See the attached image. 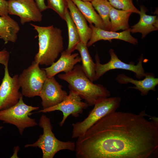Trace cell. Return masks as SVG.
Segmentation results:
<instances>
[{"label": "cell", "mask_w": 158, "mask_h": 158, "mask_svg": "<svg viewBox=\"0 0 158 158\" xmlns=\"http://www.w3.org/2000/svg\"><path fill=\"white\" fill-rule=\"evenodd\" d=\"M145 111H116L103 117L77 138L76 157L157 158L158 118L150 121Z\"/></svg>", "instance_id": "cell-1"}, {"label": "cell", "mask_w": 158, "mask_h": 158, "mask_svg": "<svg viewBox=\"0 0 158 158\" xmlns=\"http://www.w3.org/2000/svg\"><path fill=\"white\" fill-rule=\"evenodd\" d=\"M58 77L67 82L69 90L76 92L89 106L94 105L99 99L111 95L109 91L103 85L92 82L80 64L76 65L71 71L59 74Z\"/></svg>", "instance_id": "cell-2"}, {"label": "cell", "mask_w": 158, "mask_h": 158, "mask_svg": "<svg viewBox=\"0 0 158 158\" xmlns=\"http://www.w3.org/2000/svg\"><path fill=\"white\" fill-rule=\"evenodd\" d=\"M30 25L38 34L39 50L34 61L39 65L51 66L63 50L62 31L53 25L43 27Z\"/></svg>", "instance_id": "cell-3"}, {"label": "cell", "mask_w": 158, "mask_h": 158, "mask_svg": "<svg viewBox=\"0 0 158 158\" xmlns=\"http://www.w3.org/2000/svg\"><path fill=\"white\" fill-rule=\"evenodd\" d=\"M39 125L43 129V133L34 143L28 144L25 147H39L42 150L43 158H53L60 151L68 150L74 151L75 143L71 141H61L57 139L52 131V126L50 118L42 115L40 120Z\"/></svg>", "instance_id": "cell-4"}, {"label": "cell", "mask_w": 158, "mask_h": 158, "mask_svg": "<svg viewBox=\"0 0 158 158\" xmlns=\"http://www.w3.org/2000/svg\"><path fill=\"white\" fill-rule=\"evenodd\" d=\"M121 102V99L118 97L99 99L94 104V108L85 119L72 124V138H77L83 135L98 120L107 115L116 111L119 107Z\"/></svg>", "instance_id": "cell-5"}, {"label": "cell", "mask_w": 158, "mask_h": 158, "mask_svg": "<svg viewBox=\"0 0 158 158\" xmlns=\"http://www.w3.org/2000/svg\"><path fill=\"white\" fill-rule=\"evenodd\" d=\"M23 96V95L21 96L15 105L0 111V121L15 126L21 135L23 134L25 128L37 125L35 119L31 118L29 116L32 111L39 108L38 107H33L25 104Z\"/></svg>", "instance_id": "cell-6"}, {"label": "cell", "mask_w": 158, "mask_h": 158, "mask_svg": "<svg viewBox=\"0 0 158 158\" xmlns=\"http://www.w3.org/2000/svg\"><path fill=\"white\" fill-rule=\"evenodd\" d=\"M47 77L45 71L41 69L39 63L34 61L18 76L21 93L26 97L39 96L43 84Z\"/></svg>", "instance_id": "cell-7"}, {"label": "cell", "mask_w": 158, "mask_h": 158, "mask_svg": "<svg viewBox=\"0 0 158 158\" xmlns=\"http://www.w3.org/2000/svg\"><path fill=\"white\" fill-rule=\"evenodd\" d=\"M110 56L109 61L102 64L97 54L95 56V81L109 70L116 69H121L131 71L135 74L136 77L140 79L145 77V72L142 66L143 55L142 54L138 59V61L135 65L134 62L127 63L122 61L118 58L113 49L109 51Z\"/></svg>", "instance_id": "cell-8"}, {"label": "cell", "mask_w": 158, "mask_h": 158, "mask_svg": "<svg viewBox=\"0 0 158 158\" xmlns=\"http://www.w3.org/2000/svg\"><path fill=\"white\" fill-rule=\"evenodd\" d=\"M82 99L76 92L70 90L68 96L61 102L54 106L40 110L38 112L46 113L61 111L63 115V118L59 123L60 126L61 127L69 115L77 117L82 114L84 110L89 107L88 104L82 101Z\"/></svg>", "instance_id": "cell-9"}, {"label": "cell", "mask_w": 158, "mask_h": 158, "mask_svg": "<svg viewBox=\"0 0 158 158\" xmlns=\"http://www.w3.org/2000/svg\"><path fill=\"white\" fill-rule=\"evenodd\" d=\"M18 76V74L10 76L8 66H4V76L0 85V111L16 104L23 95L19 91Z\"/></svg>", "instance_id": "cell-10"}, {"label": "cell", "mask_w": 158, "mask_h": 158, "mask_svg": "<svg viewBox=\"0 0 158 158\" xmlns=\"http://www.w3.org/2000/svg\"><path fill=\"white\" fill-rule=\"evenodd\" d=\"M8 10V14L19 17L23 25L42 20V15L34 0H9Z\"/></svg>", "instance_id": "cell-11"}, {"label": "cell", "mask_w": 158, "mask_h": 158, "mask_svg": "<svg viewBox=\"0 0 158 158\" xmlns=\"http://www.w3.org/2000/svg\"><path fill=\"white\" fill-rule=\"evenodd\" d=\"M62 87L54 77L47 78L39 95L42 99L43 109L56 105L66 97L68 94L62 89Z\"/></svg>", "instance_id": "cell-12"}, {"label": "cell", "mask_w": 158, "mask_h": 158, "mask_svg": "<svg viewBox=\"0 0 158 158\" xmlns=\"http://www.w3.org/2000/svg\"><path fill=\"white\" fill-rule=\"evenodd\" d=\"M92 28V35L87 46L89 47L95 43L100 40L110 41L118 39L129 42L134 45L138 43V40L131 35L130 28L121 32L107 31L95 27L92 24H89Z\"/></svg>", "instance_id": "cell-13"}, {"label": "cell", "mask_w": 158, "mask_h": 158, "mask_svg": "<svg viewBox=\"0 0 158 158\" xmlns=\"http://www.w3.org/2000/svg\"><path fill=\"white\" fill-rule=\"evenodd\" d=\"M145 78L142 80H138L122 73L118 74L116 80L119 83L122 84L128 83L133 84L135 86L130 87L131 88L138 90L142 96L147 95L149 92L156 91V87L158 84V78H155L154 74L151 72H145Z\"/></svg>", "instance_id": "cell-14"}, {"label": "cell", "mask_w": 158, "mask_h": 158, "mask_svg": "<svg viewBox=\"0 0 158 158\" xmlns=\"http://www.w3.org/2000/svg\"><path fill=\"white\" fill-rule=\"evenodd\" d=\"M78 55V53L71 54L63 50L57 61L49 67L43 68L45 71L47 78L54 77L62 72L67 73L71 71L77 63L81 61Z\"/></svg>", "instance_id": "cell-15"}, {"label": "cell", "mask_w": 158, "mask_h": 158, "mask_svg": "<svg viewBox=\"0 0 158 158\" xmlns=\"http://www.w3.org/2000/svg\"><path fill=\"white\" fill-rule=\"evenodd\" d=\"M71 18L80 35L81 41L87 45L91 37L92 30L83 15L72 0H66Z\"/></svg>", "instance_id": "cell-16"}, {"label": "cell", "mask_w": 158, "mask_h": 158, "mask_svg": "<svg viewBox=\"0 0 158 158\" xmlns=\"http://www.w3.org/2000/svg\"><path fill=\"white\" fill-rule=\"evenodd\" d=\"M147 10L143 6H140L139 14L140 19L138 22L130 28L132 33L137 32L142 34V38L145 37L151 32L158 29V18L157 16L146 14Z\"/></svg>", "instance_id": "cell-17"}, {"label": "cell", "mask_w": 158, "mask_h": 158, "mask_svg": "<svg viewBox=\"0 0 158 158\" xmlns=\"http://www.w3.org/2000/svg\"><path fill=\"white\" fill-rule=\"evenodd\" d=\"M20 30L18 23L8 15L0 16V38L4 41L5 44L9 42H15Z\"/></svg>", "instance_id": "cell-18"}, {"label": "cell", "mask_w": 158, "mask_h": 158, "mask_svg": "<svg viewBox=\"0 0 158 158\" xmlns=\"http://www.w3.org/2000/svg\"><path fill=\"white\" fill-rule=\"evenodd\" d=\"M89 24L105 30L103 22L99 14L95 10L91 2L81 0H72Z\"/></svg>", "instance_id": "cell-19"}, {"label": "cell", "mask_w": 158, "mask_h": 158, "mask_svg": "<svg viewBox=\"0 0 158 158\" xmlns=\"http://www.w3.org/2000/svg\"><path fill=\"white\" fill-rule=\"evenodd\" d=\"M132 13L130 11L118 9L112 6L109 14L111 23L110 31L116 32L129 29V20Z\"/></svg>", "instance_id": "cell-20"}, {"label": "cell", "mask_w": 158, "mask_h": 158, "mask_svg": "<svg viewBox=\"0 0 158 158\" xmlns=\"http://www.w3.org/2000/svg\"><path fill=\"white\" fill-rule=\"evenodd\" d=\"M75 50L78 51L80 54L81 66L85 73L92 82L95 81V63L90 54L87 46L80 41L77 45Z\"/></svg>", "instance_id": "cell-21"}, {"label": "cell", "mask_w": 158, "mask_h": 158, "mask_svg": "<svg viewBox=\"0 0 158 158\" xmlns=\"http://www.w3.org/2000/svg\"><path fill=\"white\" fill-rule=\"evenodd\" d=\"M64 20L67 24L68 36V45L66 51L71 54L75 50V47L81 41V39L78 31L71 18L68 8L65 11Z\"/></svg>", "instance_id": "cell-22"}, {"label": "cell", "mask_w": 158, "mask_h": 158, "mask_svg": "<svg viewBox=\"0 0 158 158\" xmlns=\"http://www.w3.org/2000/svg\"><path fill=\"white\" fill-rule=\"evenodd\" d=\"M91 2L102 20L105 30L110 31L111 23L109 14L112 6L109 1L107 0H93Z\"/></svg>", "instance_id": "cell-23"}, {"label": "cell", "mask_w": 158, "mask_h": 158, "mask_svg": "<svg viewBox=\"0 0 158 158\" xmlns=\"http://www.w3.org/2000/svg\"><path fill=\"white\" fill-rule=\"evenodd\" d=\"M111 6L118 9L139 14L140 11L134 6L132 0H108Z\"/></svg>", "instance_id": "cell-24"}, {"label": "cell", "mask_w": 158, "mask_h": 158, "mask_svg": "<svg viewBox=\"0 0 158 158\" xmlns=\"http://www.w3.org/2000/svg\"><path fill=\"white\" fill-rule=\"evenodd\" d=\"M48 8L56 12L63 20L65 19V13L68 8L66 0H47Z\"/></svg>", "instance_id": "cell-25"}, {"label": "cell", "mask_w": 158, "mask_h": 158, "mask_svg": "<svg viewBox=\"0 0 158 158\" xmlns=\"http://www.w3.org/2000/svg\"><path fill=\"white\" fill-rule=\"evenodd\" d=\"M10 53L6 49L0 51V64L4 66H8Z\"/></svg>", "instance_id": "cell-26"}, {"label": "cell", "mask_w": 158, "mask_h": 158, "mask_svg": "<svg viewBox=\"0 0 158 158\" xmlns=\"http://www.w3.org/2000/svg\"><path fill=\"white\" fill-rule=\"evenodd\" d=\"M8 15V1L0 0V16H4Z\"/></svg>", "instance_id": "cell-27"}, {"label": "cell", "mask_w": 158, "mask_h": 158, "mask_svg": "<svg viewBox=\"0 0 158 158\" xmlns=\"http://www.w3.org/2000/svg\"><path fill=\"white\" fill-rule=\"evenodd\" d=\"M40 11L42 12L48 9L45 0H34Z\"/></svg>", "instance_id": "cell-28"}, {"label": "cell", "mask_w": 158, "mask_h": 158, "mask_svg": "<svg viewBox=\"0 0 158 158\" xmlns=\"http://www.w3.org/2000/svg\"><path fill=\"white\" fill-rule=\"evenodd\" d=\"M81 0L83 1H87L91 2V1H92L93 0Z\"/></svg>", "instance_id": "cell-29"}, {"label": "cell", "mask_w": 158, "mask_h": 158, "mask_svg": "<svg viewBox=\"0 0 158 158\" xmlns=\"http://www.w3.org/2000/svg\"></svg>", "instance_id": "cell-30"}]
</instances>
